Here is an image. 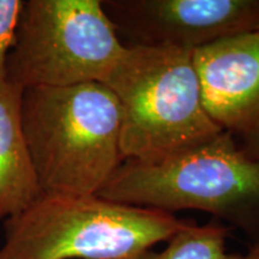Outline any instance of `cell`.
I'll return each mask as SVG.
<instances>
[{
    "label": "cell",
    "mask_w": 259,
    "mask_h": 259,
    "mask_svg": "<svg viewBox=\"0 0 259 259\" xmlns=\"http://www.w3.org/2000/svg\"><path fill=\"white\" fill-rule=\"evenodd\" d=\"M21 118L44 194L97 196L124 163L120 106L103 83L23 89Z\"/></svg>",
    "instance_id": "cell-1"
},
{
    "label": "cell",
    "mask_w": 259,
    "mask_h": 259,
    "mask_svg": "<svg viewBox=\"0 0 259 259\" xmlns=\"http://www.w3.org/2000/svg\"><path fill=\"white\" fill-rule=\"evenodd\" d=\"M97 196L170 213L199 210L259 232V161L227 131L156 160H125Z\"/></svg>",
    "instance_id": "cell-2"
},
{
    "label": "cell",
    "mask_w": 259,
    "mask_h": 259,
    "mask_svg": "<svg viewBox=\"0 0 259 259\" xmlns=\"http://www.w3.org/2000/svg\"><path fill=\"white\" fill-rule=\"evenodd\" d=\"M103 84L120 106L125 160H156L223 131L203 106L193 51L126 46Z\"/></svg>",
    "instance_id": "cell-3"
},
{
    "label": "cell",
    "mask_w": 259,
    "mask_h": 259,
    "mask_svg": "<svg viewBox=\"0 0 259 259\" xmlns=\"http://www.w3.org/2000/svg\"><path fill=\"white\" fill-rule=\"evenodd\" d=\"M189 221L99 196H48L4 221L0 259H139Z\"/></svg>",
    "instance_id": "cell-4"
},
{
    "label": "cell",
    "mask_w": 259,
    "mask_h": 259,
    "mask_svg": "<svg viewBox=\"0 0 259 259\" xmlns=\"http://www.w3.org/2000/svg\"><path fill=\"white\" fill-rule=\"evenodd\" d=\"M125 48L100 0H28L5 79L22 89L103 83Z\"/></svg>",
    "instance_id": "cell-5"
},
{
    "label": "cell",
    "mask_w": 259,
    "mask_h": 259,
    "mask_svg": "<svg viewBox=\"0 0 259 259\" xmlns=\"http://www.w3.org/2000/svg\"><path fill=\"white\" fill-rule=\"evenodd\" d=\"M125 46L196 51L222 38L259 30V0L102 2Z\"/></svg>",
    "instance_id": "cell-6"
},
{
    "label": "cell",
    "mask_w": 259,
    "mask_h": 259,
    "mask_svg": "<svg viewBox=\"0 0 259 259\" xmlns=\"http://www.w3.org/2000/svg\"><path fill=\"white\" fill-rule=\"evenodd\" d=\"M203 106L234 137L259 125V32H245L193 51Z\"/></svg>",
    "instance_id": "cell-7"
},
{
    "label": "cell",
    "mask_w": 259,
    "mask_h": 259,
    "mask_svg": "<svg viewBox=\"0 0 259 259\" xmlns=\"http://www.w3.org/2000/svg\"><path fill=\"white\" fill-rule=\"evenodd\" d=\"M23 89L0 78V220L23 212L44 196L21 118Z\"/></svg>",
    "instance_id": "cell-8"
},
{
    "label": "cell",
    "mask_w": 259,
    "mask_h": 259,
    "mask_svg": "<svg viewBox=\"0 0 259 259\" xmlns=\"http://www.w3.org/2000/svg\"><path fill=\"white\" fill-rule=\"evenodd\" d=\"M228 234V227L219 222H187L167 241L164 250H150L139 259H244V255L227 251Z\"/></svg>",
    "instance_id": "cell-9"
},
{
    "label": "cell",
    "mask_w": 259,
    "mask_h": 259,
    "mask_svg": "<svg viewBox=\"0 0 259 259\" xmlns=\"http://www.w3.org/2000/svg\"><path fill=\"white\" fill-rule=\"evenodd\" d=\"M22 0H0V78L6 76V60L23 9Z\"/></svg>",
    "instance_id": "cell-10"
},
{
    "label": "cell",
    "mask_w": 259,
    "mask_h": 259,
    "mask_svg": "<svg viewBox=\"0 0 259 259\" xmlns=\"http://www.w3.org/2000/svg\"><path fill=\"white\" fill-rule=\"evenodd\" d=\"M244 153L253 160L259 161V125L247 134L235 137Z\"/></svg>",
    "instance_id": "cell-11"
},
{
    "label": "cell",
    "mask_w": 259,
    "mask_h": 259,
    "mask_svg": "<svg viewBox=\"0 0 259 259\" xmlns=\"http://www.w3.org/2000/svg\"><path fill=\"white\" fill-rule=\"evenodd\" d=\"M244 259H259V238L253 245L251 246L247 254L244 255Z\"/></svg>",
    "instance_id": "cell-12"
},
{
    "label": "cell",
    "mask_w": 259,
    "mask_h": 259,
    "mask_svg": "<svg viewBox=\"0 0 259 259\" xmlns=\"http://www.w3.org/2000/svg\"><path fill=\"white\" fill-rule=\"evenodd\" d=\"M258 32H259V30H258Z\"/></svg>",
    "instance_id": "cell-13"
}]
</instances>
